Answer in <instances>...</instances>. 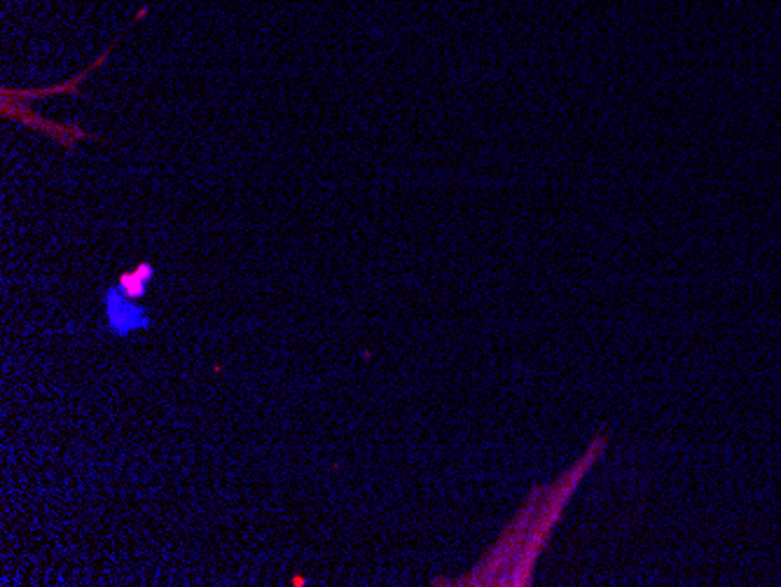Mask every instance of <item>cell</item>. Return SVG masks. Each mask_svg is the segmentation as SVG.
I'll return each instance as SVG.
<instances>
[{
  "label": "cell",
  "instance_id": "2",
  "mask_svg": "<svg viewBox=\"0 0 781 587\" xmlns=\"http://www.w3.org/2000/svg\"><path fill=\"white\" fill-rule=\"evenodd\" d=\"M3 117H5V120H10V117H15V120H22V122L29 124V127L43 129V131H47V134H50V136L57 138V141H59L61 145H66V148H73V145H75V141H78V138H87V136H89V134H85V131H82L80 127H75V124H71V127H68V124H54V122L38 120V117L33 115L29 108H24V106H5V108H3ZM89 138H92V136H89Z\"/></svg>",
  "mask_w": 781,
  "mask_h": 587
},
{
  "label": "cell",
  "instance_id": "1",
  "mask_svg": "<svg viewBox=\"0 0 781 587\" xmlns=\"http://www.w3.org/2000/svg\"><path fill=\"white\" fill-rule=\"evenodd\" d=\"M103 300H106L108 326L113 333L127 335V333H134V330L150 326L148 312H145L141 305H136V300L129 298L120 286L110 288L108 293L103 295Z\"/></svg>",
  "mask_w": 781,
  "mask_h": 587
},
{
  "label": "cell",
  "instance_id": "3",
  "mask_svg": "<svg viewBox=\"0 0 781 587\" xmlns=\"http://www.w3.org/2000/svg\"><path fill=\"white\" fill-rule=\"evenodd\" d=\"M150 279H152L150 262H141V265L136 267V272H124L120 276V288L129 295V298L141 300L145 290L150 286Z\"/></svg>",
  "mask_w": 781,
  "mask_h": 587
}]
</instances>
